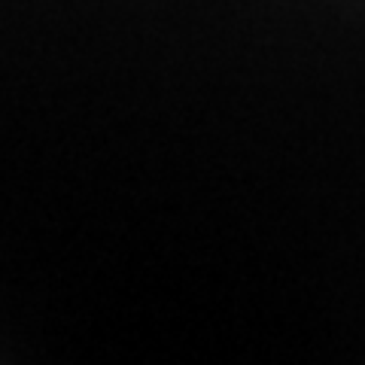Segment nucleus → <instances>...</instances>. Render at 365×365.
Wrapping results in <instances>:
<instances>
[]
</instances>
